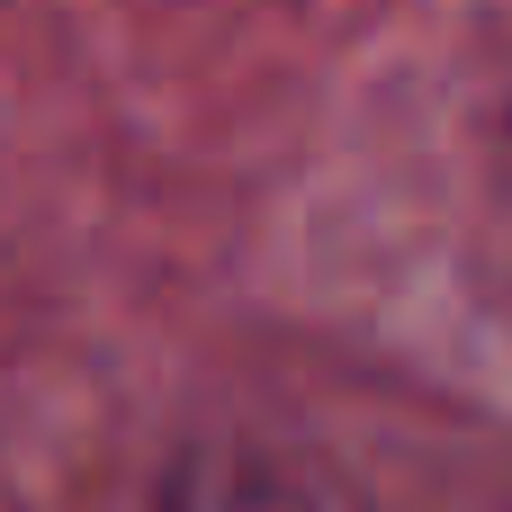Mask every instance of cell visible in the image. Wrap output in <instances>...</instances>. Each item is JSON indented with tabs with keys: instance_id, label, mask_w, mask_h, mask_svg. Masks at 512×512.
Returning a JSON list of instances; mask_svg holds the SVG:
<instances>
[{
	"instance_id": "obj_1",
	"label": "cell",
	"mask_w": 512,
	"mask_h": 512,
	"mask_svg": "<svg viewBox=\"0 0 512 512\" xmlns=\"http://www.w3.org/2000/svg\"><path fill=\"white\" fill-rule=\"evenodd\" d=\"M171 512H297V504L252 468H198V486H180Z\"/></svg>"
}]
</instances>
